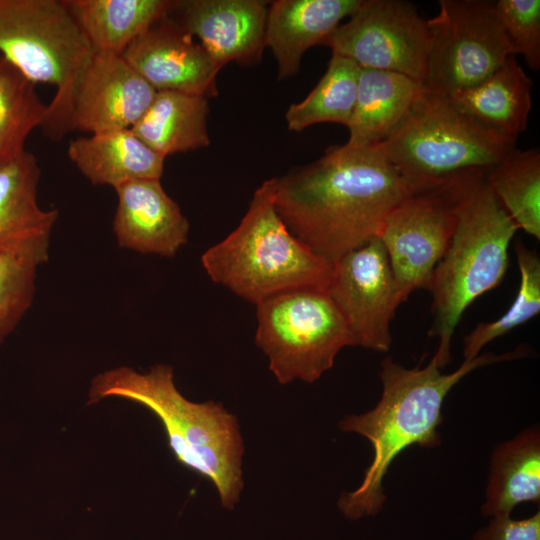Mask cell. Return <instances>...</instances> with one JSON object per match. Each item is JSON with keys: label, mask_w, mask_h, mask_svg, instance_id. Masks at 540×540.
Returning a JSON list of instances; mask_svg holds the SVG:
<instances>
[{"label": "cell", "mask_w": 540, "mask_h": 540, "mask_svg": "<svg viewBox=\"0 0 540 540\" xmlns=\"http://www.w3.org/2000/svg\"><path fill=\"white\" fill-rule=\"evenodd\" d=\"M523 352L520 348L479 355L463 361L451 373H443L432 359L422 368H405L391 358L383 359L379 373L382 395L376 406L363 414L347 415L339 423L341 430L363 436L373 447L361 484L338 501L341 512L355 520L381 511L386 501L383 480L395 458L412 445H440L441 410L450 390L478 367L521 357Z\"/></svg>", "instance_id": "2"}, {"label": "cell", "mask_w": 540, "mask_h": 540, "mask_svg": "<svg viewBox=\"0 0 540 540\" xmlns=\"http://www.w3.org/2000/svg\"><path fill=\"white\" fill-rule=\"evenodd\" d=\"M94 52L122 55L128 45L171 12L168 0H65Z\"/></svg>", "instance_id": "23"}, {"label": "cell", "mask_w": 540, "mask_h": 540, "mask_svg": "<svg viewBox=\"0 0 540 540\" xmlns=\"http://www.w3.org/2000/svg\"><path fill=\"white\" fill-rule=\"evenodd\" d=\"M430 31L416 8L402 0H363L349 20L321 43L361 69L391 71L423 83Z\"/></svg>", "instance_id": "11"}, {"label": "cell", "mask_w": 540, "mask_h": 540, "mask_svg": "<svg viewBox=\"0 0 540 540\" xmlns=\"http://www.w3.org/2000/svg\"><path fill=\"white\" fill-rule=\"evenodd\" d=\"M539 500L540 432L532 426L494 449L481 512L493 518L510 516L518 504Z\"/></svg>", "instance_id": "22"}, {"label": "cell", "mask_w": 540, "mask_h": 540, "mask_svg": "<svg viewBox=\"0 0 540 540\" xmlns=\"http://www.w3.org/2000/svg\"><path fill=\"white\" fill-rule=\"evenodd\" d=\"M378 145L417 188L487 171L515 148L461 113L446 95L425 87L402 123Z\"/></svg>", "instance_id": "7"}, {"label": "cell", "mask_w": 540, "mask_h": 540, "mask_svg": "<svg viewBox=\"0 0 540 540\" xmlns=\"http://www.w3.org/2000/svg\"><path fill=\"white\" fill-rule=\"evenodd\" d=\"M361 68L352 60L333 55L322 78L301 102L290 105L285 120L300 132L324 122L349 124L356 100Z\"/></svg>", "instance_id": "26"}, {"label": "cell", "mask_w": 540, "mask_h": 540, "mask_svg": "<svg viewBox=\"0 0 540 540\" xmlns=\"http://www.w3.org/2000/svg\"><path fill=\"white\" fill-rule=\"evenodd\" d=\"M46 112L35 84L0 56V167L26 151L27 137L41 127Z\"/></svg>", "instance_id": "27"}, {"label": "cell", "mask_w": 540, "mask_h": 540, "mask_svg": "<svg viewBox=\"0 0 540 540\" xmlns=\"http://www.w3.org/2000/svg\"><path fill=\"white\" fill-rule=\"evenodd\" d=\"M268 2L261 0L174 1L170 16L224 67L252 65L265 48Z\"/></svg>", "instance_id": "15"}, {"label": "cell", "mask_w": 540, "mask_h": 540, "mask_svg": "<svg viewBox=\"0 0 540 540\" xmlns=\"http://www.w3.org/2000/svg\"><path fill=\"white\" fill-rule=\"evenodd\" d=\"M275 189V178L264 181L237 228L201 257L214 282L256 305L293 289H326L333 268L287 228Z\"/></svg>", "instance_id": "4"}, {"label": "cell", "mask_w": 540, "mask_h": 540, "mask_svg": "<svg viewBox=\"0 0 540 540\" xmlns=\"http://www.w3.org/2000/svg\"><path fill=\"white\" fill-rule=\"evenodd\" d=\"M494 10L514 51L525 59L529 68H540V1L498 0Z\"/></svg>", "instance_id": "30"}, {"label": "cell", "mask_w": 540, "mask_h": 540, "mask_svg": "<svg viewBox=\"0 0 540 540\" xmlns=\"http://www.w3.org/2000/svg\"><path fill=\"white\" fill-rule=\"evenodd\" d=\"M485 173L469 172L418 188L385 217L377 237L405 301L415 290H428L454 233L458 205L470 186Z\"/></svg>", "instance_id": "9"}, {"label": "cell", "mask_w": 540, "mask_h": 540, "mask_svg": "<svg viewBox=\"0 0 540 540\" xmlns=\"http://www.w3.org/2000/svg\"><path fill=\"white\" fill-rule=\"evenodd\" d=\"M363 0H278L270 4L265 47L277 63L278 79L293 76L303 54L350 17Z\"/></svg>", "instance_id": "18"}, {"label": "cell", "mask_w": 540, "mask_h": 540, "mask_svg": "<svg viewBox=\"0 0 540 540\" xmlns=\"http://www.w3.org/2000/svg\"><path fill=\"white\" fill-rule=\"evenodd\" d=\"M473 540H540V512L521 520L494 517L477 531Z\"/></svg>", "instance_id": "31"}, {"label": "cell", "mask_w": 540, "mask_h": 540, "mask_svg": "<svg viewBox=\"0 0 540 540\" xmlns=\"http://www.w3.org/2000/svg\"><path fill=\"white\" fill-rule=\"evenodd\" d=\"M485 174L461 199L454 233L428 288L434 314L430 335L438 338L432 360L441 369L451 361L452 336L465 310L503 280L509 246L519 229Z\"/></svg>", "instance_id": "5"}, {"label": "cell", "mask_w": 540, "mask_h": 540, "mask_svg": "<svg viewBox=\"0 0 540 540\" xmlns=\"http://www.w3.org/2000/svg\"><path fill=\"white\" fill-rule=\"evenodd\" d=\"M173 377L172 367L162 364L147 373L114 368L92 380L87 404L119 397L149 409L160 420L175 459L211 481L221 504L231 510L243 488L244 446L237 418L221 403L189 401Z\"/></svg>", "instance_id": "3"}, {"label": "cell", "mask_w": 540, "mask_h": 540, "mask_svg": "<svg viewBox=\"0 0 540 540\" xmlns=\"http://www.w3.org/2000/svg\"><path fill=\"white\" fill-rule=\"evenodd\" d=\"M520 272V284L508 310L492 322H481L464 338V361L479 356L483 347L526 323L540 312V259L538 254L521 242L515 245Z\"/></svg>", "instance_id": "28"}, {"label": "cell", "mask_w": 540, "mask_h": 540, "mask_svg": "<svg viewBox=\"0 0 540 540\" xmlns=\"http://www.w3.org/2000/svg\"><path fill=\"white\" fill-rule=\"evenodd\" d=\"M113 231L120 247L172 257L187 243L189 222L160 180H136L114 188Z\"/></svg>", "instance_id": "16"}, {"label": "cell", "mask_w": 540, "mask_h": 540, "mask_svg": "<svg viewBox=\"0 0 540 540\" xmlns=\"http://www.w3.org/2000/svg\"><path fill=\"white\" fill-rule=\"evenodd\" d=\"M531 88L532 80L513 55L478 84L447 97L476 124L515 144L527 127Z\"/></svg>", "instance_id": "19"}, {"label": "cell", "mask_w": 540, "mask_h": 540, "mask_svg": "<svg viewBox=\"0 0 540 540\" xmlns=\"http://www.w3.org/2000/svg\"><path fill=\"white\" fill-rule=\"evenodd\" d=\"M256 344L281 384L313 383L334 364L339 351L353 346L339 309L326 289L299 288L257 304Z\"/></svg>", "instance_id": "8"}, {"label": "cell", "mask_w": 540, "mask_h": 540, "mask_svg": "<svg viewBox=\"0 0 540 540\" xmlns=\"http://www.w3.org/2000/svg\"><path fill=\"white\" fill-rule=\"evenodd\" d=\"M93 54L65 0H0V56L34 84L56 87L41 125L52 140L70 132L76 85Z\"/></svg>", "instance_id": "6"}, {"label": "cell", "mask_w": 540, "mask_h": 540, "mask_svg": "<svg viewBox=\"0 0 540 540\" xmlns=\"http://www.w3.org/2000/svg\"><path fill=\"white\" fill-rule=\"evenodd\" d=\"M485 179L519 229L540 238V151L513 149Z\"/></svg>", "instance_id": "25"}, {"label": "cell", "mask_w": 540, "mask_h": 540, "mask_svg": "<svg viewBox=\"0 0 540 540\" xmlns=\"http://www.w3.org/2000/svg\"><path fill=\"white\" fill-rule=\"evenodd\" d=\"M121 56L156 91L217 95L216 77L223 66L170 15L134 39Z\"/></svg>", "instance_id": "13"}, {"label": "cell", "mask_w": 540, "mask_h": 540, "mask_svg": "<svg viewBox=\"0 0 540 540\" xmlns=\"http://www.w3.org/2000/svg\"><path fill=\"white\" fill-rule=\"evenodd\" d=\"M67 154L94 185L116 188L136 180H160L165 157L137 137L131 129L78 137L69 142Z\"/></svg>", "instance_id": "20"}, {"label": "cell", "mask_w": 540, "mask_h": 540, "mask_svg": "<svg viewBox=\"0 0 540 540\" xmlns=\"http://www.w3.org/2000/svg\"><path fill=\"white\" fill-rule=\"evenodd\" d=\"M427 20L430 49L423 86L449 96L472 87L499 68L514 51L494 2L440 0Z\"/></svg>", "instance_id": "10"}, {"label": "cell", "mask_w": 540, "mask_h": 540, "mask_svg": "<svg viewBox=\"0 0 540 540\" xmlns=\"http://www.w3.org/2000/svg\"><path fill=\"white\" fill-rule=\"evenodd\" d=\"M40 167L28 151L0 167V253L48 260L50 237L58 218L55 209L38 203Z\"/></svg>", "instance_id": "17"}, {"label": "cell", "mask_w": 540, "mask_h": 540, "mask_svg": "<svg viewBox=\"0 0 540 540\" xmlns=\"http://www.w3.org/2000/svg\"><path fill=\"white\" fill-rule=\"evenodd\" d=\"M326 290L346 322L353 346L389 350L390 324L405 299L378 237L333 263Z\"/></svg>", "instance_id": "12"}, {"label": "cell", "mask_w": 540, "mask_h": 540, "mask_svg": "<svg viewBox=\"0 0 540 540\" xmlns=\"http://www.w3.org/2000/svg\"><path fill=\"white\" fill-rule=\"evenodd\" d=\"M208 98L175 91H157L143 116L131 128L163 157L207 147Z\"/></svg>", "instance_id": "24"}, {"label": "cell", "mask_w": 540, "mask_h": 540, "mask_svg": "<svg viewBox=\"0 0 540 540\" xmlns=\"http://www.w3.org/2000/svg\"><path fill=\"white\" fill-rule=\"evenodd\" d=\"M423 90L421 82L406 75L361 69L345 144L366 147L383 142L402 123Z\"/></svg>", "instance_id": "21"}, {"label": "cell", "mask_w": 540, "mask_h": 540, "mask_svg": "<svg viewBox=\"0 0 540 540\" xmlns=\"http://www.w3.org/2000/svg\"><path fill=\"white\" fill-rule=\"evenodd\" d=\"M156 93L121 55L94 52L76 85L70 131L131 129Z\"/></svg>", "instance_id": "14"}, {"label": "cell", "mask_w": 540, "mask_h": 540, "mask_svg": "<svg viewBox=\"0 0 540 540\" xmlns=\"http://www.w3.org/2000/svg\"><path fill=\"white\" fill-rule=\"evenodd\" d=\"M275 179L279 216L331 263L377 237L387 214L418 189L378 144L330 147L316 161Z\"/></svg>", "instance_id": "1"}, {"label": "cell", "mask_w": 540, "mask_h": 540, "mask_svg": "<svg viewBox=\"0 0 540 540\" xmlns=\"http://www.w3.org/2000/svg\"><path fill=\"white\" fill-rule=\"evenodd\" d=\"M38 266L27 258L0 253V343L31 307Z\"/></svg>", "instance_id": "29"}]
</instances>
